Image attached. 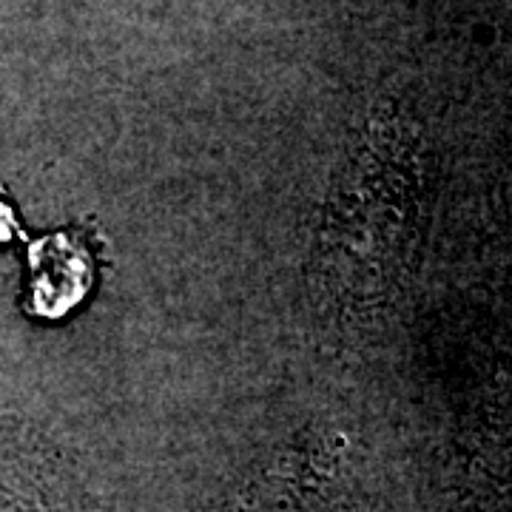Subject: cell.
Segmentation results:
<instances>
[{
    "instance_id": "1",
    "label": "cell",
    "mask_w": 512,
    "mask_h": 512,
    "mask_svg": "<svg viewBox=\"0 0 512 512\" xmlns=\"http://www.w3.org/2000/svg\"><path fill=\"white\" fill-rule=\"evenodd\" d=\"M94 262L83 242L55 234L32 248V299L35 311L60 316L89 291Z\"/></svg>"
},
{
    "instance_id": "2",
    "label": "cell",
    "mask_w": 512,
    "mask_h": 512,
    "mask_svg": "<svg viewBox=\"0 0 512 512\" xmlns=\"http://www.w3.org/2000/svg\"><path fill=\"white\" fill-rule=\"evenodd\" d=\"M12 231H15V225H12V214H9V208L0 202V242L12 237Z\"/></svg>"
}]
</instances>
